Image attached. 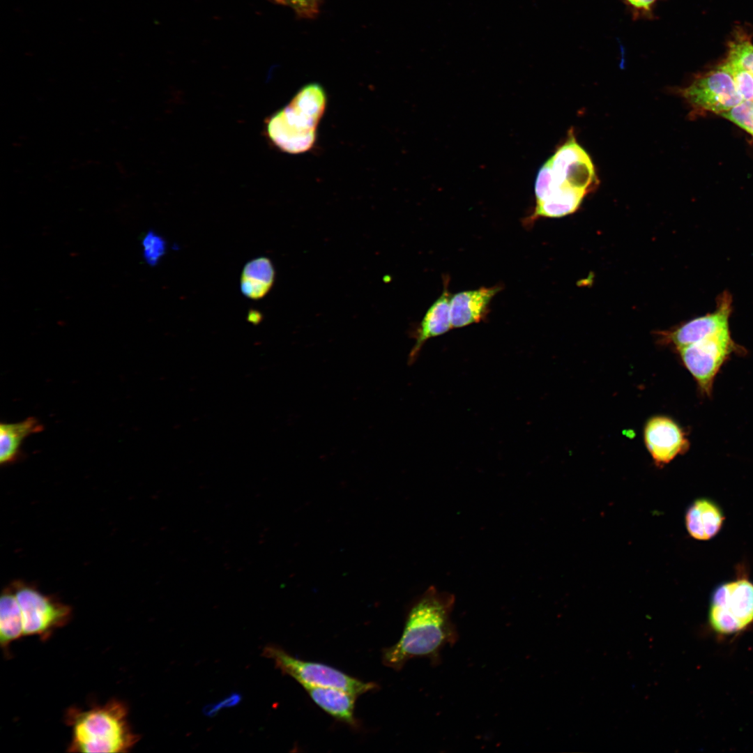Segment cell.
Segmentation results:
<instances>
[{"label":"cell","instance_id":"6da1fadb","mask_svg":"<svg viewBox=\"0 0 753 753\" xmlns=\"http://www.w3.org/2000/svg\"><path fill=\"white\" fill-rule=\"evenodd\" d=\"M455 602L452 593L429 586L411 604L400 639L383 650V663L395 670L415 657H427L434 665L440 664L441 651L458 639L452 620Z\"/></svg>","mask_w":753,"mask_h":753},{"label":"cell","instance_id":"7a4b0ae2","mask_svg":"<svg viewBox=\"0 0 753 753\" xmlns=\"http://www.w3.org/2000/svg\"><path fill=\"white\" fill-rule=\"evenodd\" d=\"M68 721L72 731L68 752H128L139 740L129 723L127 705L116 699L84 710L73 709Z\"/></svg>","mask_w":753,"mask_h":753},{"label":"cell","instance_id":"3957f363","mask_svg":"<svg viewBox=\"0 0 753 753\" xmlns=\"http://www.w3.org/2000/svg\"><path fill=\"white\" fill-rule=\"evenodd\" d=\"M326 103L327 95L321 85H305L287 105L267 119L268 138L277 149L288 153L311 150Z\"/></svg>","mask_w":753,"mask_h":753},{"label":"cell","instance_id":"277c9868","mask_svg":"<svg viewBox=\"0 0 753 753\" xmlns=\"http://www.w3.org/2000/svg\"><path fill=\"white\" fill-rule=\"evenodd\" d=\"M708 619L721 636L747 630L753 624V583L740 579L720 585L711 596Z\"/></svg>","mask_w":753,"mask_h":753},{"label":"cell","instance_id":"5b68a950","mask_svg":"<svg viewBox=\"0 0 753 753\" xmlns=\"http://www.w3.org/2000/svg\"><path fill=\"white\" fill-rule=\"evenodd\" d=\"M263 655L273 660L283 674L294 678L303 687H334L357 696L377 687L373 683L363 682L328 665L296 658L273 645L265 647Z\"/></svg>","mask_w":753,"mask_h":753},{"label":"cell","instance_id":"8992f818","mask_svg":"<svg viewBox=\"0 0 753 753\" xmlns=\"http://www.w3.org/2000/svg\"><path fill=\"white\" fill-rule=\"evenodd\" d=\"M10 586L21 609L24 636H38L45 640L71 619L72 609L68 605L42 593L33 585L17 581Z\"/></svg>","mask_w":753,"mask_h":753},{"label":"cell","instance_id":"52a82bcc","mask_svg":"<svg viewBox=\"0 0 753 753\" xmlns=\"http://www.w3.org/2000/svg\"><path fill=\"white\" fill-rule=\"evenodd\" d=\"M737 345L729 328L710 335L678 351L682 362L697 382L701 390L710 395L715 376Z\"/></svg>","mask_w":753,"mask_h":753},{"label":"cell","instance_id":"ba28073f","mask_svg":"<svg viewBox=\"0 0 753 753\" xmlns=\"http://www.w3.org/2000/svg\"><path fill=\"white\" fill-rule=\"evenodd\" d=\"M681 94L694 108L718 114L743 102L732 75L722 64L697 77Z\"/></svg>","mask_w":753,"mask_h":753},{"label":"cell","instance_id":"9c48e42d","mask_svg":"<svg viewBox=\"0 0 753 753\" xmlns=\"http://www.w3.org/2000/svg\"><path fill=\"white\" fill-rule=\"evenodd\" d=\"M547 161L558 185L565 184L588 193L598 184L591 158L577 143L572 130Z\"/></svg>","mask_w":753,"mask_h":753},{"label":"cell","instance_id":"30bf717a","mask_svg":"<svg viewBox=\"0 0 753 753\" xmlns=\"http://www.w3.org/2000/svg\"><path fill=\"white\" fill-rule=\"evenodd\" d=\"M731 312V297L724 292L714 312L694 318L675 330L664 333V340L679 349L696 343L729 328Z\"/></svg>","mask_w":753,"mask_h":753},{"label":"cell","instance_id":"8fae6325","mask_svg":"<svg viewBox=\"0 0 753 753\" xmlns=\"http://www.w3.org/2000/svg\"><path fill=\"white\" fill-rule=\"evenodd\" d=\"M644 441L655 463L659 466L670 462L689 446L680 427L672 419L662 416L648 420L644 428Z\"/></svg>","mask_w":753,"mask_h":753},{"label":"cell","instance_id":"7c38bea8","mask_svg":"<svg viewBox=\"0 0 753 753\" xmlns=\"http://www.w3.org/2000/svg\"><path fill=\"white\" fill-rule=\"evenodd\" d=\"M501 286L480 287L458 292L451 296L450 321L452 328H461L484 320L489 312L492 298Z\"/></svg>","mask_w":753,"mask_h":753},{"label":"cell","instance_id":"4fadbf2b","mask_svg":"<svg viewBox=\"0 0 753 753\" xmlns=\"http://www.w3.org/2000/svg\"><path fill=\"white\" fill-rule=\"evenodd\" d=\"M443 281L441 295L429 307L416 331V342L409 356V363H413L416 360L427 340L443 335L452 329L449 278H444Z\"/></svg>","mask_w":753,"mask_h":753},{"label":"cell","instance_id":"5bb4252c","mask_svg":"<svg viewBox=\"0 0 753 753\" xmlns=\"http://www.w3.org/2000/svg\"><path fill=\"white\" fill-rule=\"evenodd\" d=\"M724 517L713 501L699 499L687 510L685 525L689 534L696 540H708L720 530Z\"/></svg>","mask_w":753,"mask_h":753},{"label":"cell","instance_id":"9a60e30c","mask_svg":"<svg viewBox=\"0 0 753 753\" xmlns=\"http://www.w3.org/2000/svg\"><path fill=\"white\" fill-rule=\"evenodd\" d=\"M312 700L335 719L356 727L354 716L357 695L334 687H303Z\"/></svg>","mask_w":753,"mask_h":753},{"label":"cell","instance_id":"2e32d148","mask_svg":"<svg viewBox=\"0 0 753 753\" xmlns=\"http://www.w3.org/2000/svg\"><path fill=\"white\" fill-rule=\"evenodd\" d=\"M587 194L568 185H558L545 199L536 201L526 222L530 225L539 218H561L571 214L579 208Z\"/></svg>","mask_w":753,"mask_h":753},{"label":"cell","instance_id":"e0dca14e","mask_svg":"<svg viewBox=\"0 0 753 753\" xmlns=\"http://www.w3.org/2000/svg\"><path fill=\"white\" fill-rule=\"evenodd\" d=\"M275 275V268L268 258L260 257L248 261L241 275L242 294L253 300L263 298L273 287Z\"/></svg>","mask_w":753,"mask_h":753},{"label":"cell","instance_id":"ac0fdd59","mask_svg":"<svg viewBox=\"0 0 753 753\" xmlns=\"http://www.w3.org/2000/svg\"><path fill=\"white\" fill-rule=\"evenodd\" d=\"M43 429L38 420L30 417L15 423H1L0 463L6 464L16 459L22 441L29 435Z\"/></svg>","mask_w":753,"mask_h":753},{"label":"cell","instance_id":"d6986e66","mask_svg":"<svg viewBox=\"0 0 753 753\" xmlns=\"http://www.w3.org/2000/svg\"><path fill=\"white\" fill-rule=\"evenodd\" d=\"M24 636L23 621L16 596L9 586L0 600V643L7 650L10 644Z\"/></svg>","mask_w":753,"mask_h":753},{"label":"cell","instance_id":"ffe728a7","mask_svg":"<svg viewBox=\"0 0 753 753\" xmlns=\"http://www.w3.org/2000/svg\"><path fill=\"white\" fill-rule=\"evenodd\" d=\"M724 62L753 75V45L750 40L743 34L737 33L729 44L728 56Z\"/></svg>","mask_w":753,"mask_h":753},{"label":"cell","instance_id":"44dd1931","mask_svg":"<svg viewBox=\"0 0 753 753\" xmlns=\"http://www.w3.org/2000/svg\"><path fill=\"white\" fill-rule=\"evenodd\" d=\"M143 257L150 266H155L165 253V241L153 231H148L142 239Z\"/></svg>","mask_w":753,"mask_h":753},{"label":"cell","instance_id":"7402d4cb","mask_svg":"<svg viewBox=\"0 0 753 753\" xmlns=\"http://www.w3.org/2000/svg\"><path fill=\"white\" fill-rule=\"evenodd\" d=\"M720 114L753 135V102H743Z\"/></svg>","mask_w":753,"mask_h":753},{"label":"cell","instance_id":"603a6c76","mask_svg":"<svg viewBox=\"0 0 753 753\" xmlns=\"http://www.w3.org/2000/svg\"><path fill=\"white\" fill-rule=\"evenodd\" d=\"M722 65L732 75L737 90L743 100L753 102V75L743 69L732 67L725 62Z\"/></svg>","mask_w":753,"mask_h":753},{"label":"cell","instance_id":"cb8c5ba5","mask_svg":"<svg viewBox=\"0 0 753 753\" xmlns=\"http://www.w3.org/2000/svg\"><path fill=\"white\" fill-rule=\"evenodd\" d=\"M280 4L290 7L301 17L312 19L319 11V0H275Z\"/></svg>","mask_w":753,"mask_h":753},{"label":"cell","instance_id":"d4e9b609","mask_svg":"<svg viewBox=\"0 0 753 753\" xmlns=\"http://www.w3.org/2000/svg\"><path fill=\"white\" fill-rule=\"evenodd\" d=\"M635 19H652L653 8L660 0H623Z\"/></svg>","mask_w":753,"mask_h":753},{"label":"cell","instance_id":"484cf974","mask_svg":"<svg viewBox=\"0 0 753 753\" xmlns=\"http://www.w3.org/2000/svg\"><path fill=\"white\" fill-rule=\"evenodd\" d=\"M241 700V696L240 694L232 693L216 703L206 706L203 709V712L207 716L213 717L218 714L222 708L234 706L239 703Z\"/></svg>","mask_w":753,"mask_h":753},{"label":"cell","instance_id":"4316f807","mask_svg":"<svg viewBox=\"0 0 753 753\" xmlns=\"http://www.w3.org/2000/svg\"><path fill=\"white\" fill-rule=\"evenodd\" d=\"M261 318L262 314L257 310H251L248 314V320L254 324L259 323Z\"/></svg>","mask_w":753,"mask_h":753}]
</instances>
